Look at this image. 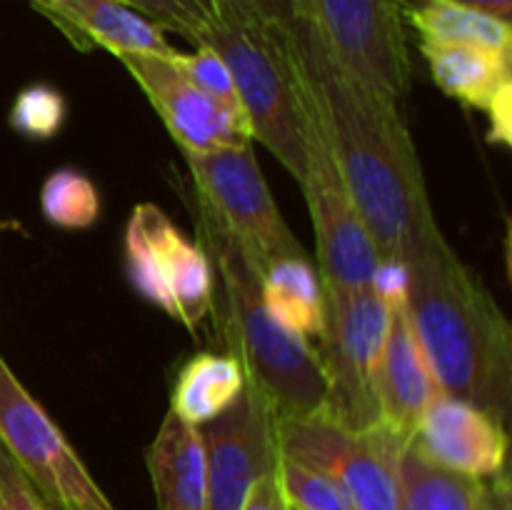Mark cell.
I'll use <instances>...</instances> for the list:
<instances>
[{"mask_svg": "<svg viewBox=\"0 0 512 510\" xmlns=\"http://www.w3.org/2000/svg\"><path fill=\"white\" fill-rule=\"evenodd\" d=\"M300 85L380 260L405 263L435 233L433 203L398 103L355 80L303 23L288 25Z\"/></svg>", "mask_w": 512, "mask_h": 510, "instance_id": "6da1fadb", "label": "cell"}, {"mask_svg": "<svg viewBox=\"0 0 512 510\" xmlns=\"http://www.w3.org/2000/svg\"><path fill=\"white\" fill-rule=\"evenodd\" d=\"M408 310L440 393L508 425L512 328L480 275L435 230L405 260Z\"/></svg>", "mask_w": 512, "mask_h": 510, "instance_id": "7a4b0ae2", "label": "cell"}, {"mask_svg": "<svg viewBox=\"0 0 512 510\" xmlns=\"http://www.w3.org/2000/svg\"><path fill=\"white\" fill-rule=\"evenodd\" d=\"M200 240L223 290L220 330L230 355L240 360L245 380L268 398L278 418L328 410V383L310 340L283 328L263 303L260 273L243 250L200 210Z\"/></svg>", "mask_w": 512, "mask_h": 510, "instance_id": "3957f363", "label": "cell"}, {"mask_svg": "<svg viewBox=\"0 0 512 510\" xmlns=\"http://www.w3.org/2000/svg\"><path fill=\"white\" fill-rule=\"evenodd\" d=\"M200 45H210L228 65L253 140L280 160L295 183H303L308 113L290 55L288 28L215 0L213 23Z\"/></svg>", "mask_w": 512, "mask_h": 510, "instance_id": "277c9868", "label": "cell"}, {"mask_svg": "<svg viewBox=\"0 0 512 510\" xmlns=\"http://www.w3.org/2000/svg\"><path fill=\"white\" fill-rule=\"evenodd\" d=\"M183 155L200 210L230 235L260 278L278 260L308 258L275 205L253 143Z\"/></svg>", "mask_w": 512, "mask_h": 510, "instance_id": "5b68a950", "label": "cell"}, {"mask_svg": "<svg viewBox=\"0 0 512 510\" xmlns=\"http://www.w3.org/2000/svg\"><path fill=\"white\" fill-rule=\"evenodd\" d=\"M123 263L135 293L193 333L215 310L208 250L180 233L160 205L133 208L125 225Z\"/></svg>", "mask_w": 512, "mask_h": 510, "instance_id": "8992f818", "label": "cell"}, {"mask_svg": "<svg viewBox=\"0 0 512 510\" xmlns=\"http://www.w3.org/2000/svg\"><path fill=\"white\" fill-rule=\"evenodd\" d=\"M325 328L318 358L328 383V413L353 430L380 425L375 375L383 353L390 305L368 288H323Z\"/></svg>", "mask_w": 512, "mask_h": 510, "instance_id": "52a82bcc", "label": "cell"}, {"mask_svg": "<svg viewBox=\"0 0 512 510\" xmlns=\"http://www.w3.org/2000/svg\"><path fill=\"white\" fill-rule=\"evenodd\" d=\"M280 458L298 460L338 480L358 510H400L398 455L405 448L385 428L353 430L328 410L275 420Z\"/></svg>", "mask_w": 512, "mask_h": 510, "instance_id": "ba28073f", "label": "cell"}, {"mask_svg": "<svg viewBox=\"0 0 512 510\" xmlns=\"http://www.w3.org/2000/svg\"><path fill=\"white\" fill-rule=\"evenodd\" d=\"M293 20H303L338 65L380 98L400 103L408 93L403 0H293Z\"/></svg>", "mask_w": 512, "mask_h": 510, "instance_id": "9c48e42d", "label": "cell"}, {"mask_svg": "<svg viewBox=\"0 0 512 510\" xmlns=\"http://www.w3.org/2000/svg\"><path fill=\"white\" fill-rule=\"evenodd\" d=\"M0 440L53 510H118L0 355Z\"/></svg>", "mask_w": 512, "mask_h": 510, "instance_id": "30bf717a", "label": "cell"}, {"mask_svg": "<svg viewBox=\"0 0 512 510\" xmlns=\"http://www.w3.org/2000/svg\"><path fill=\"white\" fill-rule=\"evenodd\" d=\"M303 98L308 113V135H305V178L300 190L313 220L320 280L323 288H368L373 285L380 263L378 248L355 210L353 198L325 140L323 125L305 90Z\"/></svg>", "mask_w": 512, "mask_h": 510, "instance_id": "8fae6325", "label": "cell"}, {"mask_svg": "<svg viewBox=\"0 0 512 510\" xmlns=\"http://www.w3.org/2000/svg\"><path fill=\"white\" fill-rule=\"evenodd\" d=\"M273 405L250 380L240 398L210 423L200 425L205 450V510H240L255 480L278 465Z\"/></svg>", "mask_w": 512, "mask_h": 510, "instance_id": "7c38bea8", "label": "cell"}, {"mask_svg": "<svg viewBox=\"0 0 512 510\" xmlns=\"http://www.w3.org/2000/svg\"><path fill=\"white\" fill-rule=\"evenodd\" d=\"M118 60L140 85L183 153H208L253 143L248 118L200 93L188 75L175 65V58L123 55Z\"/></svg>", "mask_w": 512, "mask_h": 510, "instance_id": "4fadbf2b", "label": "cell"}, {"mask_svg": "<svg viewBox=\"0 0 512 510\" xmlns=\"http://www.w3.org/2000/svg\"><path fill=\"white\" fill-rule=\"evenodd\" d=\"M410 445L430 463L468 478H500L508 465V425L450 395L430 403Z\"/></svg>", "mask_w": 512, "mask_h": 510, "instance_id": "5bb4252c", "label": "cell"}, {"mask_svg": "<svg viewBox=\"0 0 512 510\" xmlns=\"http://www.w3.org/2000/svg\"><path fill=\"white\" fill-rule=\"evenodd\" d=\"M380 428L388 430L398 443L408 445L415 438L425 410L440 393V385L423 353L408 300L390 305L388 330L375 375Z\"/></svg>", "mask_w": 512, "mask_h": 510, "instance_id": "9a60e30c", "label": "cell"}, {"mask_svg": "<svg viewBox=\"0 0 512 510\" xmlns=\"http://www.w3.org/2000/svg\"><path fill=\"white\" fill-rule=\"evenodd\" d=\"M435 85L445 95L488 113L490 140L510 143L512 53L475 45H420Z\"/></svg>", "mask_w": 512, "mask_h": 510, "instance_id": "2e32d148", "label": "cell"}, {"mask_svg": "<svg viewBox=\"0 0 512 510\" xmlns=\"http://www.w3.org/2000/svg\"><path fill=\"white\" fill-rule=\"evenodd\" d=\"M50 23L78 50L105 48L115 55H155L173 60L180 50L165 30L123 0H58Z\"/></svg>", "mask_w": 512, "mask_h": 510, "instance_id": "e0dca14e", "label": "cell"}, {"mask_svg": "<svg viewBox=\"0 0 512 510\" xmlns=\"http://www.w3.org/2000/svg\"><path fill=\"white\" fill-rule=\"evenodd\" d=\"M158 510H205V450L198 425L185 423L168 410L145 450Z\"/></svg>", "mask_w": 512, "mask_h": 510, "instance_id": "ac0fdd59", "label": "cell"}, {"mask_svg": "<svg viewBox=\"0 0 512 510\" xmlns=\"http://www.w3.org/2000/svg\"><path fill=\"white\" fill-rule=\"evenodd\" d=\"M398 483L400 510H510L508 473L468 478L430 463L410 443L398 455Z\"/></svg>", "mask_w": 512, "mask_h": 510, "instance_id": "d6986e66", "label": "cell"}, {"mask_svg": "<svg viewBox=\"0 0 512 510\" xmlns=\"http://www.w3.org/2000/svg\"><path fill=\"white\" fill-rule=\"evenodd\" d=\"M245 388V370L235 355L198 353L175 378L170 410L190 425H205L223 415Z\"/></svg>", "mask_w": 512, "mask_h": 510, "instance_id": "ffe728a7", "label": "cell"}, {"mask_svg": "<svg viewBox=\"0 0 512 510\" xmlns=\"http://www.w3.org/2000/svg\"><path fill=\"white\" fill-rule=\"evenodd\" d=\"M263 303L283 328L318 340L325 328V290L318 268L308 258H285L260 278Z\"/></svg>", "mask_w": 512, "mask_h": 510, "instance_id": "44dd1931", "label": "cell"}, {"mask_svg": "<svg viewBox=\"0 0 512 510\" xmlns=\"http://www.w3.org/2000/svg\"><path fill=\"white\" fill-rule=\"evenodd\" d=\"M403 20L418 33L420 45H475V48L512 53V28L508 20L445 3L420 0L403 3Z\"/></svg>", "mask_w": 512, "mask_h": 510, "instance_id": "7402d4cb", "label": "cell"}, {"mask_svg": "<svg viewBox=\"0 0 512 510\" xmlns=\"http://www.w3.org/2000/svg\"><path fill=\"white\" fill-rule=\"evenodd\" d=\"M40 210L50 225L63 230H83L98 223L103 200L100 190L83 170L55 168L40 188Z\"/></svg>", "mask_w": 512, "mask_h": 510, "instance_id": "603a6c76", "label": "cell"}, {"mask_svg": "<svg viewBox=\"0 0 512 510\" xmlns=\"http://www.w3.org/2000/svg\"><path fill=\"white\" fill-rule=\"evenodd\" d=\"M68 100L55 85L30 83L18 90L8 113V125L20 138L45 143L63 130Z\"/></svg>", "mask_w": 512, "mask_h": 510, "instance_id": "cb8c5ba5", "label": "cell"}, {"mask_svg": "<svg viewBox=\"0 0 512 510\" xmlns=\"http://www.w3.org/2000/svg\"><path fill=\"white\" fill-rule=\"evenodd\" d=\"M275 473L290 510H358L338 480L298 460L278 455Z\"/></svg>", "mask_w": 512, "mask_h": 510, "instance_id": "d4e9b609", "label": "cell"}, {"mask_svg": "<svg viewBox=\"0 0 512 510\" xmlns=\"http://www.w3.org/2000/svg\"><path fill=\"white\" fill-rule=\"evenodd\" d=\"M140 15L153 20L165 33L188 38L190 43H203L215 15V0H123Z\"/></svg>", "mask_w": 512, "mask_h": 510, "instance_id": "484cf974", "label": "cell"}, {"mask_svg": "<svg viewBox=\"0 0 512 510\" xmlns=\"http://www.w3.org/2000/svg\"><path fill=\"white\" fill-rule=\"evenodd\" d=\"M175 65L188 75V80L200 93H205L218 105L233 110V113L245 115L238 90H235L233 75H230L225 60L210 45H195L193 53H178L175 55Z\"/></svg>", "mask_w": 512, "mask_h": 510, "instance_id": "4316f807", "label": "cell"}, {"mask_svg": "<svg viewBox=\"0 0 512 510\" xmlns=\"http://www.w3.org/2000/svg\"><path fill=\"white\" fill-rule=\"evenodd\" d=\"M0 510H53L0 440Z\"/></svg>", "mask_w": 512, "mask_h": 510, "instance_id": "83f0119b", "label": "cell"}, {"mask_svg": "<svg viewBox=\"0 0 512 510\" xmlns=\"http://www.w3.org/2000/svg\"><path fill=\"white\" fill-rule=\"evenodd\" d=\"M373 290L388 305L408 298V268L398 260H380L373 278Z\"/></svg>", "mask_w": 512, "mask_h": 510, "instance_id": "f1b7e54d", "label": "cell"}, {"mask_svg": "<svg viewBox=\"0 0 512 510\" xmlns=\"http://www.w3.org/2000/svg\"><path fill=\"white\" fill-rule=\"evenodd\" d=\"M240 510H290L288 503H285L283 490H280L278 473L275 470H270L263 478L255 480V485L245 495Z\"/></svg>", "mask_w": 512, "mask_h": 510, "instance_id": "f546056e", "label": "cell"}, {"mask_svg": "<svg viewBox=\"0 0 512 510\" xmlns=\"http://www.w3.org/2000/svg\"><path fill=\"white\" fill-rule=\"evenodd\" d=\"M225 3L265 23L283 25V28L293 23V0H225Z\"/></svg>", "mask_w": 512, "mask_h": 510, "instance_id": "4dcf8cb0", "label": "cell"}, {"mask_svg": "<svg viewBox=\"0 0 512 510\" xmlns=\"http://www.w3.org/2000/svg\"><path fill=\"white\" fill-rule=\"evenodd\" d=\"M445 3L463 5V8L478 10V13H485V15H493V18L508 20V23H510V15H512V0H445Z\"/></svg>", "mask_w": 512, "mask_h": 510, "instance_id": "1f68e13d", "label": "cell"}, {"mask_svg": "<svg viewBox=\"0 0 512 510\" xmlns=\"http://www.w3.org/2000/svg\"><path fill=\"white\" fill-rule=\"evenodd\" d=\"M55 3H58V0H30V5H33V8L38 10V13H43L48 20L53 18Z\"/></svg>", "mask_w": 512, "mask_h": 510, "instance_id": "d6a6232c", "label": "cell"}, {"mask_svg": "<svg viewBox=\"0 0 512 510\" xmlns=\"http://www.w3.org/2000/svg\"><path fill=\"white\" fill-rule=\"evenodd\" d=\"M5 228H15V223H5V220H0V230Z\"/></svg>", "mask_w": 512, "mask_h": 510, "instance_id": "836d02e7", "label": "cell"}]
</instances>
